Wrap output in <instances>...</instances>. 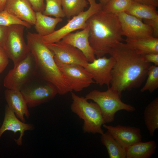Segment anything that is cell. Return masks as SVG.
Wrapping results in <instances>:
<instances>
[{
    "label": "cell",
    "instance_id": "27",
    "mask_svg": "<svg viewBox=\"0 0 158 158\" xmlns=\"http://www.w3.org/2000/svg\"><path fill=\"white\" fill-rule=\"evenodd\" d=\"M146 82L140 90L143 92L147 90L152 93L158 87V66L151 65L148 71Z\"/></svg>",
    "mask_w": 158,
    "mask_h": 158
},
{
    "label": "cell",
    "instance_id": "21",
    "mask_svg": "<svg viewBox=\"0 0 158 158\" xmlns=\"http://www.w3.org/2000/svg\"><path fill=\"white\" fill-rule=\"evenodd\" d=\"M63 20L61 18H53L41 12H36L35 28L37 33L43 37L49 35L55 31L57 24Z\"/></svg>",
    "mask_w": 158,
    "mask_h": 158
},
{
    "label": "cell",
    "instance_id": "6",
    "mask_svg": "<svg viewBox=\"0 0 158 158\" xmlns=\"http://www.w3.org/2000/svg\"><path fill=\"white\" fill-rule=\"evenodd\" d=\"M35 77V61L30 52L9 71L4 78V85L7 89L20 91Z\"/></svg>",
    "mask_w": 158,
    "mask_h": 158
},
{
    "label": "cell",
    "instance_id": "10",
    "mask_svg": "<svg viewBox=\"0 0 158 158\" xmlns=\"http://www.w3.org/2000/svg\"><path fill=\"white\" fill-rule=\"evenodd\" d=\"M47 45L53 54L54 60L57 66L66 64L85 67L89 63L80 50L61 40L56 42Z\"/></svg>",
    "mask_w": 158,
    "mask_h": 158
},
{
    "label": "cell",
    "instance_id": "26",
    "mask_svg": "<svg viewBox=\"0 0 158 158\" xmlns=\"http://www.w3.org/2000/svg\"><path fill=\"white\" fill-rule=\"evenodd\" d=\"M132 1V0H110L103 6L102 10L108 13L117 15L125 12Z\"/></svg>",
    "mask_w": 158,
    "mask_h": 158
},
{
    "label": "cell",
    "instance_id": "15",
    "mask_svg": "<svg viewBox=\"0 0 158 158\" xmlns=\"http://www.w3.org/2000/svg\"><path fill=\"white\" fill-rule=\"evenodd\" d=\"M89 27L87 24L84 29L74 33H69L63 37L61 40L80 50L89 62H92L96 58L94 51L89 43Z\"/></svg>",
    "mask_w": 158,
    "mask_h": 158
},
{
    "label": "cell",
    "instance_id": "32",
    "mask_svg": "<svg viewBox=\"0 0 158 158\" xmlns=\"http://www.w3.org/2000/svg\"><path fill=\"white\" fill-rule=\"evenodd\" d=\"M142 60L145 62L153 63L158 66V53H149L141 55Z\"/></svg>",
    "mask_w": 158,
    "mask_h": 158
},
{
    "label": "cell",
    "instance_id": "20",
    "mask_svg": "<svg viewBox=\"0 0 158 158\" xmlns=\"http://www.w3.org/2000/svg\"><path fill=\"white\" fill-rule=\"evenodd\" d=\"M157 147L156 142L153 140L136 143L125 149L126 158H150Z\"/></svg>",
    "mask_w": 158,
    "mask_h": 158
},
{
    "label": "cell",
    "instance_id": "8",
    "mask_svg": "<svg viewBox=\"0 0 158 158\" xmlns=\"http://www.w3.org/2000/svg\"><path fill=\"white\" fill-rule=\"evenodd\" d=\"M25 27L14 24L8 27L6 38L3 47L9 59L16 64L30 53L23 37Z\"/></svg>",
    "mask_w": 158,
    "mask_h": 158
},
{
    "label": "cell",
    "instance_id": "11",
    "mask_svg": "<svg viewBox=\"0 0 158 158\" xmlns=\"http://www.w3.org/2000/svg\"><path fill=\"white\" fill-rule=\"evenodd\" d=\"M58 66L72 91H80L95 83L91 74L84 67L66 64Z\"/></svg>",
    "mask_w": 158,
    "mask_h": 158
},
{
    "label": "cell",
    "instance_id": "31",
    "mask_svg": "<svg viewBox=\"0 0 158 158\" xmlns=\"http://www.w3.org/2000/svg\"><path fill=\"white\" fill-rule=\"evenodd\" d=\"M8 59L3 48L0 46V74L3 72L8 66Z\"/></svg>",
    "mask_w": 158,
    "mask_h": 158
},
{
    "label": "cell",
    "instance_id": "13",
    "mask_svg": "<svg viewBox=\"0 0 158 158\" xmlns=\"http://www.w3.org/2000/svg\"><path fill=\"white\" fill-rule=\"evenodd\" d=\"M115 63L112 57L108 58L104 56L89 62L85 68L97 84L100 86L106 85L108 87L111 81L112 71Z\"/></svg>",
    "mask_w": 158,
    "mask_h": 158
},
{
    "label": "cell",
    "instance_id": "33",
    "mask_svg": "<svg viewBox=\"0 0 158 158\" xmlns=\"http://www.w3.org/2000/svg\"><path fill=\"white\" fill-rule=\"evenodd\" d=\"M144 20L145 23L148 25L152 28L154 37L158 36V19L154 20Z\"/></svg>",
    "mask_w": 158,
    "mask_h": 158
},
{
    "label": "cell",
    "instance_id": "18",
    "mask_svg": "<svg viewBox=\"0 0 158 158\" xmlns=\"http://www.w3.org/2000/svg\"><path fill=\"white\" fill-rule=\"evenodd\" d=\"M4 95L9 107L19 119L25 122L24 116L28 118L30 114L27 103L20 91L7 89L5 91Z\"/></svg>",
    "mask_w": 158,
    "mask_h": 158
},
{
    "label": "cell",
    "instance_id": "12",
    "mask_svg": "<svg viewBox=\"0 0 158 158\" xmlns=\"http://www.w3.org/2000/svg\"><path fill=\"white\" fill-rule=\"evenodd\" d=\"M117 15L120 22L123 36L130 38L153 36L152 28L143 22L142 19L126 12Z\"/></svg>",
    "mask_w": 158,
    "mask_h": 158
},
{
    "label": "cell",
    "instance_id": "5",
    "mask_svg": "<svg viewBox=\"0 0 158 158\" xmlns=\"http://www.w3.org/2000/svg\"><path fill=\"white\" fill-rule=\"evenodd\" d=\"M85 98L87 100H92L99 105L105 123L113 122L115 114L118 111L133 112L135 110V107L123 102L117 91L111 87H108L105 91L92 90Z\"/></svg>",
    "mask_w": 158,
    "mask_h": 158
},
{
    "label": "cell",
    "instance_id": "3",
    "mask_svg": "<svg viewBox=\"0 0 158 158\" xmlns=\"http://www.w3.org/2000/svg\"><path fill=\"white\" fill-rule=\"evenodd\" d=\"M27 44L35 63V77L54 84L58 94H65L72 91L56 64L53 53L43 41L42 36L28 32Z\"/></svg>",
    "mask_w": 158,
    "mask_h": 158
},
{
    "label": "cell",
    "instance_id": "34",
    "mask_svg": "<svg viewBox=\"0 0 158 158\" xmlns=\"http://www.w3.org/2000/svg\"><path fill=\"white\" fill-rule=\"evenodd\" d=\"M8 27L0 25V46L3 47L7 32Z\"/></svg>",
    "mask_w": 158,
    "mask_h": 158
},
{
    "label": "cell",
    "instance_id": "22",
    "mask_svg": "<svg viewBox=\"0 0 158 158\" xmlns=\"http://www.w3.org/2000/svg\"><path fill=\"white\" fill-rule=\"evenodd\" d=\"M145 124L150 136L158 129V98H155L146 107L144 112Z\"/></svg>",
    "mask_w": 158,
    "mask_h": 158
},
{
    "label": "cell",
    "instance_id": "9",
    "mask_svg": "<svg viewBox=\"0 0 158 158\" xmlns=\"http://www.w3.org/2000/svg\"><path fill=\"white\" fill-rule=\"evenodd\" d=\"M28 107L33 108L47 102L58 94L56 86L52 83L43 82L26 84L20 90Z\"/></svg>",
    "mask_w": 158,
    "mask_h": 158
},
{
    "label": "cell",
    "instance_id": "28",
    "mask_svg": "<svg viewBox=\"0 0 158 158\" xmlns=\"http://www.w3.org/2000/svg\"><path fill=\"white\" fill-rule=\"evenodd\" d=\"M45 8L43 13L47 16H52L55 18H62L65 16L61 8V0H45Z\"/></svg>",
    "mask_w": 158,
    "mask_h": 158
},
{
    "label": "cell",
    "instance_id": "29",
    "mask_svg": "<svg viewBox=\"0 0 158 158\" xmlns=\"http://www.w3.org/2000/svg\"><path fill=\"white\" fill-rule=\"evenodd\" d=\"M14 24L23 25L27 28H30L31 25L22 21L4 10L0 11V25L8 27Z\"/></svg>",
    "mask_w": 158,
    "mask_h": 158
},
{
    "label": "cell",
    "instance_id": "24",
    "mask_svg": "<svg viewBox=\"0 0 158 158\" xmlns=\"http://www.w3.org/2000/svg\"><path fill=\"white\" fill-rule=\"evenodd\" d=\"M101 135L100 141L106 147L109 158H126L125 149L108 131Z\"/></svg>",
    "mask_w": 158,
    "mask_h": 158
},
{
    "label": "cell",
    "instance_id": "16",
    "mask_svg": "<svg viewBox=\"0 0 158 158\" xmlns=\"http://www.w3.org/2000/svg\"><path fill=\"white\" fill-rule=\"evenodd\" d=\"M33 129L34 127L32 124L25 123L19 119L8 105L6 106L4 121L0 128V139L2 135L6 131H12L14 134L19 132V137L17 139H14V140L18 145L20 146L23 144V137L25 132Z\"/></svg>",
    "mask_w": 158,
    "mask_h": 158
},
{
    "label": "cell",
    "instance_id": "23",
    "mask_svg": "<svg viewBox=\"0 0 158 158\" xmlns=\"http://www.w3.org/2000/svg\"><path fill=\"white\" fill-rule=\"evenodd\" d=\"M156 7L142 4L133 1L125 12L138 18L145 20L158 19V11Z\"/></svg>",
    "mask_w": 158,
    "mask_h": 158
},
{
    "label": "cell",
    "instance_id": "25",
    "mask_svg": "<svg viewBox=\"0 0 158 158\" xmlns=\"http://www.w3.org/2000/svg\"><path fill=\"white\" fill-rule=\"evenodd\" d=\"M65 16L69 19L84 11L89 4L87 0H61Z\"/></svg>",
    "mask_w": 158,
    "mask_h": 158
},
{
    "label": "cell",
    "instance_id": "30",
    "mask_svg": "<svg viewBox=\"0 0 158 158\" xmlns=\"http://www.w3.org/2000/svg\"><path fill=\"white\" fill-rule=\"evenodd\" d=\"M31 5L33 10L35 12H41L42 13L45 8V0H27Z\"/></svg>",
    "mask_w": 158,
    "mask_h": 158
},
{
    "label": "cell",
    "instance_id": "2",
    "mask_svg": "<svg viewBox=\"0 0 158 158\" xmlns=\"http://www.w3.org/2000/svg\"><path fill=\"white\" fill-rule=\"evenodd\" d=\"M86 23L89 27V43L97 58L108 54L114 45L124 40L117 15L102 9L92 15Z\"/></svg>",
    "mask_w": 158,
    "mask_h": 158
},
{
    "label": "cell",
    "instance_id": "14",
    "mask_svg": "<svg viewBox=\"0 0 158 158\" xmlns=\"http://www.w3.org/2000/svg\"><path fill=\"white\" fill-rule=\"evenodd\" d=\"M102 126L125 149L141 141V130L139 128L120 125L113 126L105 123Z\"/></svg>",
    "mask_w": 158,
    "mask_h": 158
},
{
    "label": "cell",
    "instance_id": "35",
    "mask_svg": "<svg viewBox=\"0 0 158 158\" xmlns=\"http://www.w3.org/2000/svg\"><path fill=\"white\" fill-rule=\"evenodd\" d=\"M137 3L154 6L156 8L158 6V0H132Z\"/></svg>",
    "mask_w": 158,
    "mask_h": 158
},
{
    "label": "cell",
    "instance_id": "37",
    "mask_svg": "<svg viewBox=\"0 0 158 158\" xmlns=\"http://www.w3.org/2000/svg\"><path fill=\"white\" fill-rule=\"evenodd\" d=\"M110 0H99L100 3L103 6L106 4Z\"/></svg>",
    "mask_w": 158,
    "mask_h": 158
},
{
    "label": "cell",
    "instance_id": "19",
    "mask_svg": "<svg viewBox=\"0 0 158 158\" xmlns=\"http://www.w3.org/2000/svg\"><path fill=\"white\" fill-rule=\"evenodd\" d=\"M126 44L137 54L158 53V38L154 36L141 38H126Z\"/></svg>",
    "mask_w": 158,
    "mask_h": 158
},
{
    "label": "cell",
    "instance_id": "4",
    "mask_svg": "<svg viewBox=\"0 0 158 158\" xmlns=\"http://www.w3.org/2000/svg\"><path fill=\"white\" fill-rule=\"evenodd\" d=\"M71 111L84 121L83 130L85 133L100 134L104 132L102 126L105 123L100 109L95 102H89L85 97L71 93Z\"/></svg>",
    "mask_w": 158,
    "mask_h": 158
},
{
    "label": "cell",
    "instance_id": "38",
    "mask_svg": "<svg viewBox=\"0 0 158 158\" xmlns=\"http://www.w3.org/2000/svg\"></svg>",
    "mask_w": 158,
    "mask_h": 158
},
{
    "label": "cell",
    "instance_id": "7",
    "mask_svg": "<svg viewBox=\"0 0 158 158\" xmlns=\"http://www.w3.org/2000/svg\"><path fill=\"white\" fill-rule=\"evenodd\" d=\"M90 6L88 9L78 15L74 16L68 20L64 26L51 34L42 37L43 42L46 44L56 42L68 34L78 29H84L87 25V21L92 15L102 9L103 6L96 2V0H87Z\"/></svg>",
    "mask_w": 158,
    "mask_h": 158
},
{
    "label": "cell",
    "instance_id": "1",
    "mask_svg": "<svg viewBox=\"0 0 158 158\" xmlns=\"http://www.w3.org/2000/svg\"><path fill=\"white\" fill-rule=\"evenodd\" d=\"M115 60L112 71L111 87L121 97L123 92L139 87L145 81L151 64L144 61L127 44L119 42L109 54Z\"/></svg>",
    "mask_w": 158,
    "mask_h": 158
},
{
    "label": "cell",
    "instance_id": "17",
    "mask_svg": "<svg viewBox=\"0 0 158 158\" xmlns=\"http://www.w3.org/2000/svg\"><path fill=\"white\" fill-rule=\"evenodd\" d=\"M4 10L31 25L35 24L36 12L27 0H7Z\"/></svg>",
    "mask_w": 158,
    "mask_h": 158
},
{
    "label": "cell",
    "instance_id": "36",
    "mask_svg": "<svg viewBox=\"0 0 158 158\" xmlns=\"http://www.w3.org/2000/svg\"><path fill=\"white\" fill-rule=\"evenodd\" d=\"M7 0H0V11L4 9L5 5Z\"/></svg>",
    "mask_w": 158,
    "mask_h": 158
}]
</instances>
